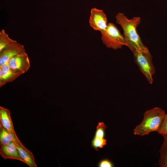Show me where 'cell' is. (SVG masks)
Segmentation results:
<instances>
[{
  "mask_svg": "<svg viewBox=\"0 0 167 167\" xmlns=\"http://www.w3.org/2000/svg\"><path fill=\"white\" fill-rule=\"evenodd\" d=\"M26 53L24 46L15 41L0 52V66L12 58Z\"/></svg>",
  "mask_w": 167,
  "mask_h": 167,
  "instance_id": "8992f818",
  "label": "cell"
},
{
  "mask_svg": "<svg viewBox=\"0 0 167 167\" xmlns=\"http://www.w3.org/2000/svg\"><path fill=\"white\" fill-rule=\"evenodd\" d=\"M0 124L12 134L15 133L9 110L0 106Z\"/></svg>",
  "mask_w": 167,
  "mask_h": 167,
  "instance_id": "8fae6325",
  "label": "cell"
},
{
  "mask_svg": "<svg viewBox=\"0 0 167 167\" xmlns=\"http://www.w3.org/2000/svg\"><path fill=\"white\" fill-rule=\"evenodd\" d=\"M15 41L9 37L4 30L2 29L0 32V52Z\"/></svg>",
  "mask_w": 167,
  "mask_h": 167,
  "instance_id": "5bb4252c",
  "label": "cell"
},
{
  "mask_svg": "<svg viewBox=\"0 0 167 167\" xmlns=\"http://www.w3.org/2000/svg\"><path fill=\"white\" fill-rule=\"evenodd\" d=\"M8 62L12 70L21 75L27 72L30 66L27 53L15 56L11 58Z\"/></svg>",
  "mask_w": 167,
  "mask_h": 167,
  "instance_id": "52a82bcc",
  "label": "cell"
},
{
  "mask_svg": "<svg viewBox=\"0 0 167 167\" xmlns=\"http://www.w3.org/2000/svg\"><path fill=\"white\" fill-rule=\"evenodd\" d=\"M116 23L123 29L124 36L127 46L133 52L137 49L147 48L142 42L137 31V28L141 23L139 17L128 19L122 13L119 12L115 16Z\"/></svg>",
  "mask_w": 167,
  "mask_h": 167,
  "instance_id": "6da1fadb",
  "label": "cell"
},
{
  "mask_svg": "<svg viewBox=\"0 0 167 167\" xmlns=\"http://www.w3.org/2000/svg\"><path fill=\"white\" fill-rule=\"evenodd\" d=\"M160 156L158 161L159 166L167 167V144L163 141L159 150Z\"/></svg>",
  "mask_w": 167,
  "mask_h": 167,
  "instance_id": "4fadbf2b",
  "label": "cell"
},
{
  "mask_svg": "<svg viewBox=\"0 0 167 167\" xmlns=\"http://www.w3.org/2000/svg\"><path fill=\"white\" fill-rule=\"evenodd\" d=\"M0 154L5 159L17 160L24 163L20 156L14 141L9 143L0 145Z\"/></svg>",
  "mask_w": 167,
  "mask_h": 167,
  "instance_id": "9c48e42d",
  "label": "cell"
},
{
  "mask_svg": "<svg viewBox=\"0 0 167 167\" xmlns=\"http://www.w3.org/2000/svg\"><path fill=\"white\" fill-rule=\"evenodd\" d=\"M106 128L107 126L104 122H99L96 128V130L95 136L104 138Z\"/></svg>",
  "mask_w": 167,
  "mask_h": 167,
  "instance_id": "2e32d148",
  "label": "cell"
},
{
  "mask_svg": "<svg viewBox=\"0 0 167 167\" xmlns=\"http://www.w3.org/2000/svg\"><path fill=\"white\" fill-rule=\"evenodd\" d=\"M166 113L162 109L155 107L146 110L141 122L133 130L135 135L143 136L151 132L157 131L160 129Z\"/></svg>",
  "mask_w": 167,
  "mask_h": 167,
  "instance_id": "7a4b0ae2",
  "label": "cell"
},
{
  "mask_svg": "<svg viewBox=\"0 0 167 167\" xmlns=\"http://www.w3.org/2000/svg\"><path fill=\"white\" fill-rule=\"evenodd\" d=\"M101 34V39L107 48L116 50L126 46L124 36L112 23H108L106 29Z\"/></svg>",
  "mask_w": 167,
  "mask_h": 167,
  "instance_id": "277c9868",
  "label": "cell"
},
{
  "mask_svg": "<svg viewBox=\"0 0 167 167\" xmlns=\"http://www.w3.org/2000/svg\"><path fill=\"white\" fill-rule=\"evenodd\" d=\"M13 134L0 124V145L9 143L14 141Z\"/></svg>",
  "mask_w": 167,
  "mask_h": 167,
  "instance_id": "7c38bea8",
  "label": "cell"
},
{
  "mask_svg": "<svg viewBox=\"0 0 167 167\" xmlns=\"http://www.w3.org/2000/svg\"><path fill=\"white\" fill-rule=\"evenodd\" d=\"M134 62L150 84L153 82L155 69L152 62V56L148 48L137 49L133 52Z\"/></svg>",
  "mask_w": 167,
  "mask_h": 167,
  "instance_id": "3957f363",
  "label": "cell"
},
{
  "mask_svg": "<svg viewBox=\"0 0 167 167\" xmlns=\"http://www.w3.org/2000/svg\"><path fill=\"white\" fill-rule=\"evenodd\" d=\"M107 144L106 139L95 136L91 141V146L97 151L99 148H103Z\"/></svg>",
  "mask_w": 167,
  "mask_h": 167,
  "instance_id": "9a60e30c",
  "label": "cell"
},
{
  "mask_svg": "<svg viewBox=\"0 0 167 167\" xmlns=\"http://www.w3.org/2000/svg\"><path fill=\"white\" fill-rule=\"evenodd\" d=\"M162 135L163 136L164 138V141L167 144V135Z\"/></svg>",
  "mask_w": 167,
  "mask_h": 167,
  "instance_id": "d6986e66",
  "label": "cell"
},
{
  "mask_svg": "<svg viewBox=\"0 0 167 167\" xmlns=\"http://www.w3.org/2000/svg\"><path fill=\"white\" fill-rule=\"evenodd\" d=\"M14 142L19 154L24 163L30 167H37L32 152L22 144L16 134L14 136Z\"/></svg>",
  "mask_w": 167,
  "mask_h": 167,
  "instance_id": "ba28073f",
  "label": "cell"
},
{
  "mask_svg": "<svg viewBox=\"0 0 167 167\" xmlns=\"http://www.w3.org/2000/svg\"><path fill=\"white\" fill-rule=\"evenodd\" d=\"M21 75L14 71L10 68L8 62L0 66V87L11 82Z\"/></svg>",
  "mask_w": 167,
  "mask_h": 167,
  "instance_id": "30bf717a",
  "label": "cell"
},
{
  "mask_svg": "<svg viewBox=\"0 0 167 167\" xmlns=\"http://www.w3.org/2000/svg\"><path fill=\"white\" fill-rule=\"evenodd\" d=\"M157 132L161 135H167V114H166L161 126Z\"/></svg>",
  "mask_w": 167,
  "mask_h": 167,
  "instance_id": "e0dca14e",
  "label": "cell"
},
{
  "mask_svg": "<svg viewBox=\"0 0 167 167\" xmlns=\"http://www.w3.org/2000/svg\"><path fill=\"white\" fill-rule=\"evenodd\" d=\"M89 24L93 29L102 32L106 29L108 24L106 16L102 10L96 8L91 10Z\"/></svg>",
  "mask_w": 167,
  "mask_h": 167,
  "instance_id": "5b68a950",
  "label": "cell"
},
{
  "mask_svg": "<svg viewBox=\"0 0 167 167\" xmlns=\"http://www.w3.org/2000/svg\"><path fill=\"white\" fill-rule=\"evenodd\" d=\"M98 166L100 167H112V163L107 159H104L101 161L99 163Z\"/></svg>",
  "mask_w": 167,
  "mask_h": 167,
  "instance_id": "ac0fdd59",
  "label": "cell"
}]
</instances>
